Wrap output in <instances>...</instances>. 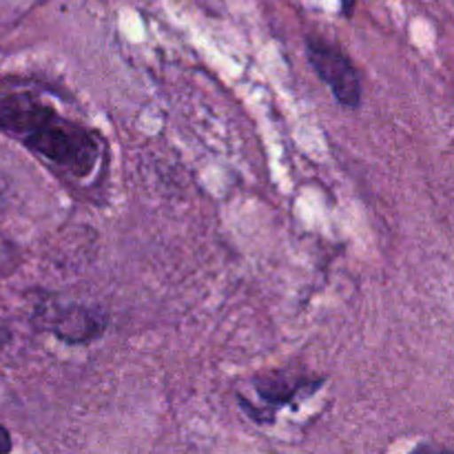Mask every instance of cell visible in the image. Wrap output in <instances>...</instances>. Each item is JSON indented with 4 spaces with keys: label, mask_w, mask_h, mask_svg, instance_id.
<instances>
[{
    "label": "cell",
    "mask_w": 454,
    "mask_h": 454,
    "mask_svg": "<svg viewBox=\"0 0 454 454\" xmlns=\"http://www.w3.org/2000/svg\"><path fill=\"white\" fill-rule=\"evenodd\" d=\"M27 142L31 149L75 177L89 176L100 155V145L87 129L56 118L51 111L35 122Z\"/></svg>",
    "instance_id": "6da1fadb"
},
{
    "label": "cell",
    "mask_w": 454,
    "mask_h": 454,
    "mask_svg": "<svg viewBox=\"0 0 454 454\" xmlns=\"http://www.w3.org/2000/svg\"><path fill=\"white\" fill-rule=\"evenodd\" d=\"M322 384L324 380H317V377H295L293 380L288 372H270V375H262L260 380H255V393L266 403L264 408L278 411L288 403H295L297 399L317 393ZM264 408H262L260 421L264 419Z\"/></svg>",
    "instance_id": "3957f363"
},
{
    "label": "cell",
    "mask_w": 454,
    "mask_h": 454,
    "mask_svg": "<svg viewBox=\"0 0 454 454\" xmlns=\"http://www.w3.org/2000/svg\"><path fill=\"white\" fill-rule=\"evenodd\" d=\"M340 3H341V9H344L346 16H353L355 3H357V0H340Z\"/></svg>",
    "instance_id": "52a82bcc"
},
{
    "label": "cell",
    "mask_w": 454,
    "mask_h": 454,
    "mask_svg": "<svg viewBox=\"0 0 454 454\" xmlns=\"http://www.w3.org/2000/svg\"><path fill=\"white\" fill-rule=\"evenodd\" d=\"M306 53L317 78L331 89L335 100L344 109H357L362 105V80L350 58L317 35L306 40Z\"/></svg>",
    "instance_id": "7a4b0ae2"
},
{
    "label": "cell",
    "mask_w": 454,
    "mask_h": 454,
    "mask_svg": "<svg viewBox=\"0 0 454 454\" xmlns=\"http://www.w3.org/2000/svg\"><path fill=\"white\" fill-rule=\"evenodd\" d=\"M411 454H452V452L443 450V448H437V446H430V443H424V446L415 448Z\"/></svg>",
    "instance_id": "5b68a950"
},
{
    "label": "cell",
    "mask_w": 454,
    "mask_h": 454,
    "mask_svg": "<svg viewBox=\"0 0 454 454\" xmlns=\"http://www.w3.org/2000/svg\"><path fill=\"white\" fill-rule=\"evenodd\" d=\"M106 328V319L100 313L89 309H71L58 322L56 333L60 340L69 344H84V341L100 337Z\"/></svg>",
    "instance_id": "277c9868"
},
{
    "label": "cell",
    "mask_w": 454,
    "mask_h": 454,
    "mask_svg": "<svg viewBox=\"0 0 454 454\" xmlns=\"http://www.w3.org/2000/svg\"><path fill=\"white\" fill-rule=\"evenodd\" d=\"M9 448H12V443H9V434L0 428V454L9 452Z\"/></svg>",
    "instance_id": "8992f818"
}]
</instances>
